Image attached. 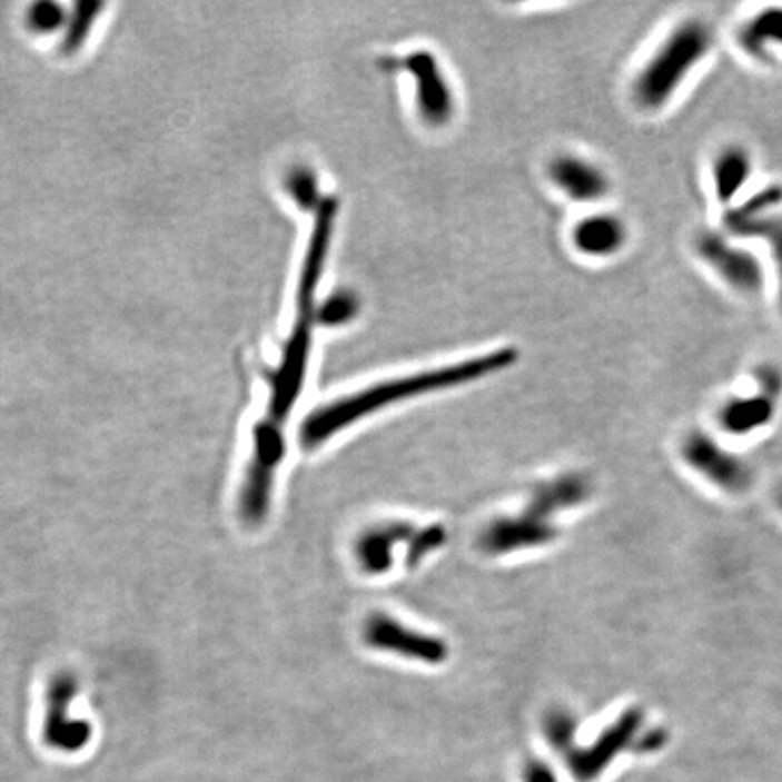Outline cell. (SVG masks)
<instances>
[{"mask_svg":"<svg viewBox=\"0 0 782 782\" xmlns=\"http://www.w3.org/2000/svg\"><path fill=\"white\" fill-rule=\"evenodd\" d=\"M515 359L516 352L513 348H506V350L493 352V354L482 355L475 359L464 360L458 365L428 369L423 374L409 375L403 379L375 384L372 388L363 389L359 394L343 397L336 403L326 404L323 408L311 412L299 429V443L307 452H311L360 418L380 412L389 404L414 399L418 395L432 394L437 389L453 388L458 384L473 383V380L482 379L484 375L495 374L498 369L513 365Z\"/></svg>","mask_w":782,"mask_h":782,"instance_id":"6da1fadb","label":"cell"},{"mask_svg":"<svg viewBox=\"0 0 782 782\" xmlns=\"http://www.w3.org/2000/svg\"><path fill=\"white\" fill-rule=\"evenodd\" d=\"M588 495L591 484L578 473H568L553 482H545L536 489L524 513L496 518L482 531L478 538L482 553L501 556L550 544L558 536L553 516L558 515L560 511L578 506L587 501Z\"/></svg>","mask_w":782,"mask_h":782,"instance_id":"7a4b0ae2","label":"cell"},{"mask_svg":"<svg viewBox=\"0 0 782 782\" xmlns=\"http://www.w3.org/2000/svg\"><path fill=\"white\" fill-rule=\"evenodd\" d=\"M712 48V31L700 20L681 24L646 62L634 83V98L645 109H660L685 82Z\"/></svg>","mask_w":782,"mask_h":782,"instance_id":"3957f363","label":"cell"},{"mask_svg":"<svg viewBox=\"0 0 782 782\" xmlns=\"http://www.w3.org/2000/svg\"><path fill=\"white\" fill-rule=\"evenodd\" d=\"M285 452L287 446L281 426L267 418L259 420L254 426L253 457L239 492V516L248 527H259L267 521L273 502L274 476L281 466Z\"/></svg>","mask_w":782,"mask_h":782,"instance_id":"277c9868","label":"cell"},{"mask_svg":"<svg viewBox=\"0 0 782 782\" xmlns=\"http://www.w3.org/2000/svg\"><path fill=\"white\" fill-rule=\"evenodd\" d=\"M311 308H297V323L283 352L281 365L270 375L267 420L283 426L301 395L310 355Z\"/></svg>","mask_w":782,"mask_h":782,"instance_id":"5b68a950","label":"cell"},{"mask_svg":"<svg viewBox=\"0 0 782 782\" xmlns=\"http://www.w3.org/2000/svg\"><path fill=\"white\" fill-rule=\"evenodd\" d=\"M78 681L71 672H59L49 683L46 695V720L42 738L49 749L77 753L91 741V723L69 715V705L77 697Z\"/></svg>","mask_w":782,"mask_h":782,"instance_id":"8992f818","label":"cell"},{"mask_svg":"<svg viewBox=\"0 0 782 782\" xmlns=\"http://www.w3.org/2000/svg\"><path fill=\"white\" fill-rule=\"evenodd\" d=\"M643 723H645V715L642 709H628L611 726L603 730L600 738L587 749L568 746L565 753L574 778L582 782L598 778L600 773L605 772V768L617 758V753L634 749Z\"/></svg>","mask_w":782,"mask_h":782,"instance_id":"52a82bcc","label":"cell"},{"mask_svg":"<svg viewBox=\"0 0 782 782\" xmlns=\"http://www.w3.org/2000/svg\"><path fill=\"white\" fill-rule=\"evenodd\" d=\"M365 643L375 651L389 652L428 665H441L449 656L446 643L437 636L403 625L388 614L375 613L366 620Z\"/></svg>","mask_w":782,"mask_h":782,"instance_id":"ba28073f","label":"cell"},{"mask_svg":"<svg viewBox=\"0 0 782 782\" xmlns=\"http://www.w3.org/2000/svg\"><path fill=\"white\" fill-rule=\"evenodd\" d=\"M683 458L706 481L721 487L724 492H744L752 484V472L741 458L724 452L714 438L705 433H692L683 443Z\"/></svg>","mask_w":782,"mask_h":782,"instance_id":"9c48e42d","label":"cell"},{"mask_svg":"<svg viewBox=\"0 0 782 782\" xmlns=\"http://www.w3.org/2000/svg\"><path fill=\"white\" fill-rule=\"evenodd\" d=\"M697 253L735 290L758 294L763 288L764 273L759 259L750 250L730 244L721 234L700 236Z\"/></svg>","mask_w":782,"mask_h":782,"instance_id":"30bf717a","label":"cell"},{"mask_svg":"<svg viewBox=\"0 0 782 782\" xmlns=\"http://www.w3.org/2000/svg\"><path fill=\"white\" fill-rule=\"evenodd\" d=\"M404 68L417 82L418 108L424 120L432 126L447 122L453 112L452 89L447 88L437 60L426 51H417L403 60Z\"/></svg>","mask_w":782,"mask_h":782,"instance_id":"8fae6325","label":"cell"},{"mask_svg":"<svg viewBox=\"0 0 782 782\" xmlns=\"http://www.w3.org/2000/svg\"><path fill=\"white\" fill-rule=\"evenodd\" d=\"M417 533L414 525L406 522H389L375 525L360 535L355 544V558L366 574H384L394 564L395 547L409 542Z\"/></svg>","mask_w":782,"mask_h":782,"instance_id":"7c38bea8","label":"cell"},{"mask_svg":"<svg viewBox=\"0 0 782 782\" xmlns=\"http://www.w3.org/2000/svg\"><path fill=\"white\" fill-rule=\"evenodd\" d=\"M551 176L554 184L574 200L593 201L607 195L608 181L605 175L582 158L562 156L551 167Z\"/></svg>","mask_w":782,"mask_h":782,"instance_id":"4fadbf2b","label":"cell"},{"mask_svg":"<svg viewBox=\"0 0 782 782\" xmlns=\"http://www.w3.org/2000/svg\"><path fill=\"white\" fill-rule=\"evenodd\" d=\"M573 239L580 253L593 258H607L622 250L627 241V229L616 216H588L576 225Z\"/></svg>","mask_w":782,"mask_h":782,"instance_id":"5bb4252c","label":"cell"},{"mask_svg":"<svg viewBox=\"0 0 782 782\" xmlns=\"http://www.w3.org/2000/svg\"><path fill=\"white\" fill-rule=\"evenodd\" d=\"M724 225L730 234L738 238L763 239L770 245L773 263L778 268L779 296H781L782 307V218L781 216L768 215L744 216L738 210H729L724 216Z\"/></svg>","mask_w":782,"mask_h":782,"instance_id":"9a60e30c","label":"cell"},{"mask_svg":"<svg viewBox=\"0 0 782 782\" xmlns=\"http://www.w3.org/2000/svg\"><path fill=\"white\" fill-rule=\"evenodd\" d=\"M778 400L770 395L761 394L755 397H741L730 400L720 414L721 428L734 435H746L753 429L763 428L772 420Z\"/></svg>","mask_w":782,"mask_h":782,"instance_id":"2e32d148","label":"cell"},{"mask_svg":"<svg viewBox=\"0 0 782 782\" xmlns=\"http://www.w3.org/2000/svg\"><path fill=\"white\" fill-rule=\"evenodd\" d=\"M752 161L741 147L724 149L714 166L715 196L723 205H730L749 181Z\"/></svg>","mask_w":782,"mask_h":782,"instance_id":"e0dca14e","label":"cell"},{"mask_svg":"<svg viewBox=\"0 0 782 782\" xmlns=\"http://www.w3.org/2000/svg\"><path fill=\"white\" fill-rule=\"evenodd\" d=\"M739 42L755 57H764L768 48L782 46V8H770L753 17L739 34Z\"/></svg>","mask_w":782,"mask_h":782,"instance_id":"ac0fdd59","label":"cell"},{"mask_svg":"<svg viewBox=\"0 0 782 782\" xmlns=\"http://www.w3.org/2000/svg\"><path fill=\"white\" fill-rule=\"evenodd\" d=\"M102 8L103 4L100 2H78L73 19L68 26V33L63 39V53H75L83 44V40L88 39L89 31H91V26L97 20L98 11Z\"/></svg>","mask_w":782,"mask_h":782,"instance_id":"d6986e66","label":"cell"},{"mask_svg":"<svg viewBox=\"0 0 782 782\" xmlns=\"http://www.w3.org/2000/svg\"><path fill=\"white\" fill-rule=\"evenodd\" d=\"M359 310L357 297L348 290H340L328 297L317 311V319L326 326H339L352 321Z\"/></svg>","mask_w":782,"mask_h":782,"instance_id":"ffe728a7","label":"cell"},{"mask_svg":"<svg viewBox=\"0 0 782 782\" xmlns=\"http://www.w3.org/2000/svg\"><path fill=\"white\" fill-rule=\"evenodd\" d=\"M288 190H290L294 200L299 204L303 209H314L319 207V192H317V180L314 172L308 169L291 170L288 178Z\"/></svg>","mask_w":782,"mask_h":782,"instance_id":"44dd1931","label":"cell"},{"mask_svg":"<svg viewBox=\"0 0 782 782\" xmlns=\"http://www.w3.org/2000/svg\"><path fill=\"white\" fill-rule=\"evenodd\" d=\"M574 732H576V721L565 710H554L547 715L545 734L556 749L565 752L568 746H573Z\"/></svg>","mask_w":782,"mask_h":782,"instance_id":"7402d4cb","label":"cell"},{"mask_svg":"<svg viewBox=\"0 0 782 782\" xmlns=\"http://www.w3.org/2000/svg\"><path fill=\"white\" fill-rule=\"evenodd\" d=\"M444 540L446 533L441 525H429L426 529L417 531L409 540L408 565L420 564L429 553L444 544Z\"/></svg>","mask_w":782,"mask_h":782,"instance_id":"603a6c76","label":"cell"},{"mask_svg":"<svg viewBox=\"0 0 782 782\" xmlns=\"http://www.w3.org/2000/svg\"><path fill=\"white\" fill-rule=\"evenodd\" d=\"M62 19V8L55 2H40L28 11V24L34 31H53Z\"/></svg>","mask_w":782,"mask_h":782,"instance_id":"cb8c5ba5","label":"cell"},{"mask_svg":"<svg viewBox=\"0 0 782 782\" xmlns=\"http://www.w3.org/2000/svg\"><path fill=\"white\" fill-rule=\"evenodd\" d=\"M666 743V734L663 730H651V732H645V734H640L637 738L634 749L640 753H652L657 752V750L663 749Z\"/></svg>","mask_w":782,"mask_h":782,"instance_id":"d4e9b609","label":"cell"},{"mask_svg":"<svg viewBox=\"0 0 782 782\" xmlns=\"http://www.w3.org/2000/svg\"><path fill=\"white\" fill-rule=\"evenodd\" d=\"M527 782H558L544 763H533L527 768Z\"/></svg>","mask_w":782,"mask_h":782,"instance_id":"484cf974","label":"cell"},{"mask_svg":"<svg viewBox=\"0 0 782 782\" xmlns=\"http://www.w3.org/2000/svg\"><path fill=\"white\" fill-rule=\"evenodd\" d=\"M779 504H781V509H782V493H781V498H779Z\"/></svg>","mask_w":782,"mask_h":782,"instance_id":"4316f807","label":"cell"}]
</instances>
